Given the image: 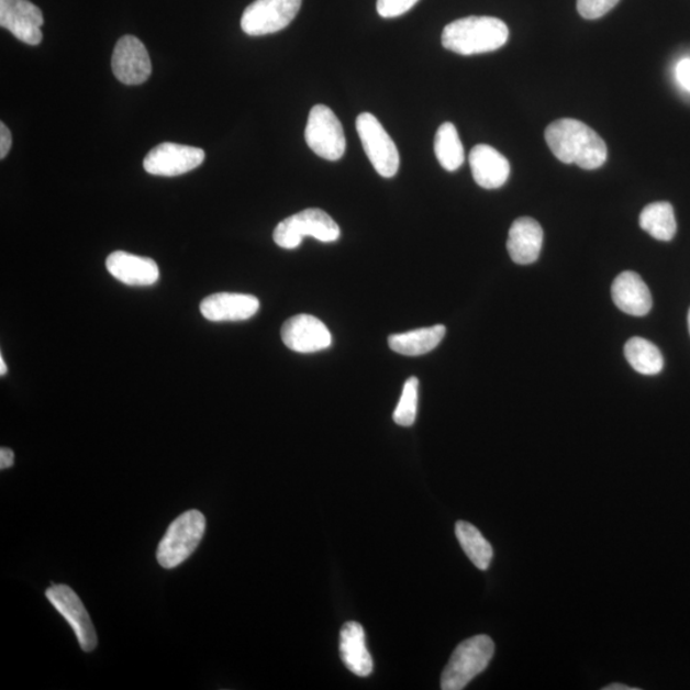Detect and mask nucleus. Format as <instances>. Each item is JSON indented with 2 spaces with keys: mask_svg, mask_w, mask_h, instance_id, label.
Here are the masks:
<instances>
[{
  "mask_svg": "<svg viewBox=\"0 0 690 690\" xmlns=\"http://www.w3.org/2000/svg\"><path fill=\"white\" fill-rule=\"evenodd\" d=\"M545 138L553 154L561 163L577 164L592 170L605 164L608 146L598 133L577 120L555 121L545 131Z\"/></svg>",
  "mask_w": 690,
  "mask_h": 690,
  "instance_id": "nucleus-1",
  "label": "nucleus"
},
{
  "mask_svg": "<svg viewBox=\"0 0 690 690\" xmlns=\"http://www.w3.org/2000/svg\"><path fill=\"white\" fill-rule=\"evenodd\" d=\"M508 38L509 29L505 22L486 15H470L446 25L442 43L445 49L460 56H475L503 48Z\"/></svg>",
  "mask_w": 690,
  "mask_h": 690,
  "instance_id": "nucleus-2",
  "label": "nucleus"
},
{
  "mask_svg": "<svg viewBox=\"0 0 690 690\" xmlns=\"http://www.w3.org/2000/svg\"><path fill=\"white\" fill-rule=\"evenodd\" d=\"M205 530L207 520L201 512L188 511L180 514L169 525L158 546L156 559L160 566L172 569L183 564L199 547Z\"/></svg>",
  "mask_w": 690,
  "mask_h": 690,
  "instance_id": "nucleus-3",
  "label": "nucleus"
},
{
  "mask_svg": "<svg viewBox=\"0 0 690 690\" xmlns=\"http://www.w3.org/2000/svg\"><path fill=\"white\" fill-rule=\"evenodd\" d=\"M493 653H496V645L488 635H475L461 642L443 672L442 689H465L488 668Z\"/></svg>",
  "mask_w": 690,
  "mask_h": 690,
  "instance_id": "nucleus-4",
  "label": "nucleus"
},
{
  "mask_svg": "<svg viewBox=\"0 0 690 690\" xmlns=\"http://www.w3.org/2000/svg\"><path fill=\"white\" fill-rule=\"evenodd\" d=\"M304 237L331 243L340 240L341 229L325 211L308 209L285 219L274 231V241L286 249L297 248Z\"/></svg>",
  "mask_w": 690,
  "mask_h": 690,
  "instance_id": "nucleus-5",
  "label": "nucleus"
},
{
  "mask_svg": "<svg viewBox=\"0 0 690 690\" xmlns=\"http://www.w3.org/2000/svg\"><path fill=\"white\" fill-rule=\"evenodd\" d=\"M305 143L320 158L338 162L345 154V136L338 116L326 105L311 109L304 131Z\"/></svg>",
  "mask_w": 690,
  "mask_h": 690,
  "instance_id": "nucleus-6",
  "label": "nucleus"
},
{
  "mask_svg": "<svg viewBox=\"0 0 690 690\" xmlns=\"http://www.w3.org/2000/svg\"><path fill=\"white\" fill-rule=\"evenodd\" d=\"M356 129L367 158L383 178H393L399 170L398 148L378 118L370 113L357 116Z\"/></svg>",
  "mask_w": 690,
  "mask_h": 690,
  "instance_id": "nucleus-7",
  "label": "nucleus"
},
{
  "mask_svg": "<svg viewBox=\"0 0 690 690\" xmlns=\"http://www.w3.org/2000/svg\"><path fill=\"white\" fill-rule=\"evenodd\" d=\"M301 5L302 0H255L243 12V33L249 36L279 33L296 19Z\"/></svg>",
  "mask_w": 690,
  "mask_h": 690,
  "instance_id": "nucleus-8",
  "label": "nucleus"
},
{
  "mask_svg": "<svg viewBox=\"0 0 690 690\" xmlns=\"http://www.w3.org/2000/svg\"><path fill=\"white\" fill-rule=\"evenodd\" d=\"M45 596L74 630L85 653H92L98 646V635L88 610L73 588L66 585H53L46 590Z\"/></svg>",
  "mask_w": 690,
  "mask_h": 690,
  "instance_id": "nucleus-9",
  "label": "nucleus"
},
{
  "mask_svg": "<svg viewBox=\"0 0 690 690\" xmlns=\"http://www.w3.org/2000/svg\"><path fill=\"white\" fill-rule=\"evenodd\" d=\"M205 152L199 147L164 143L146 155L144 168L148 175L177 177L201 166Z\"/></svg>",
  "mask_w": 690,
  "mask_h": 690,
  "instance_id": "nucleus-10",
  "label": "nucleus"
},
{
  "mask_svg": "<svg viewBox=\"0 0 690 690\" xmlns=\"http://www.w3.org/2000/svg\"><path fill=\"white\" fill-rule=\"evenodd\" d=\"M112 69L118 81L136 86L144 84L152 76V60L143 42L136 36L125 35L118 41Z\"/></svg>",
  "mask_w": 690,
  "mask_h": 690,
  "instance_id": "nucleus-11",
  "label": "nucleus"
},
{
  "mask_svg": "<svg viewBox=\"0 0 690 690\" xmlns=\"http://www.w3.org/2000/svg\"><path fill=\"white\" fill-rule=\"evenodd\" d=\"M44 15L30 0H0V26L29 45L43 41Z\"/></svg>",
  "mask_w": 690,
  "mask_h": 690,
  "instance_id": "nucleus-12",
  "label": "nucleus"
},
{
  "mask_svg": "<svg viewBox=\"0 0 690 690\" xmlns=\"http://www.w3.org/2000/svg\"><path fill=\"white\" fill-rule=\"evenodd\" d=\"M281 341L297 353H316L332 345V334L323 321L311 315H297L281 327Z\"/></svg>",
  "mask_w": 690,
  "mask_h": 690,
  "instance_id": "nucleus-13",
  "label": "nucleus"
},
{
  "mask_svg": "<svg viewBox=\"0 0 690 690\" xmlns=\"http://www.w3.org/2000/svg\"><path fill=\"white\" fill-rule=\"evenodd\" d=\"M107 270L125 286L148 287L160 278L159 266L153 258L115 251L107 258Z\"/></svg>",
  "mask_w": 690,
  "mask_h": 690,
  "instance_id": "nucleus-14",
  "label": "nucleus"
},
{
  "mask_svg": "<svg viewBox=\"0 0 690 690\" xmlns=\"http://www.w3.org/2000/svg\"><path fill=\"white\" fill-rule=\"evenodd\" d=\"M260 310V301L251 294L215 293L200 304L202 316L213 323L223 321H245L254 318Z\"/></svg>",
  "mask_w": 690,
  "mask_h": 690,
  "instance_id": "nucleus-15",
  "label": "nucleus"
},
{
  "mask_svg": "<svg viewBox=\"0 0 690 690\" xmlns=\"http://www.w3.org/2000/svg\"><path fill=\"white\" fill-rule=\"evenodd\" d=\"M475 182L485 190H497L511 176V164L503 154L489 145H477L469 154Z\"/></svg>",
  "mask_w": 690,
  "mask_h": 690,
  "instance_id": "nucleus-16",
  "label": "nucleus"
},
{
  "mask_svg": "<svg viewBox=\"0 0 690 690\" xmlns=\"http://www.w3.org/2000/svg\"><path fill=\"white\" fill-rule=\"evenodd\" d=\"M611 296L617 309L632 316H645L653 309V296L645 281L634 271L619 274L611 287Z\"/></svg>",
  "mask_w": 690,
  "mask_h": 690,
  "instance_id": "nucleus-17",
  "label": "nucleus"
},
{
  "mask_svg": "<svg viewBox=\"0 0 690 690\" xmlns=\"http://www.w3.org/2000/svg\"><path fill=\"white\" fill-rule=\"evenodd\" d=\"M544 231L532 218H520L511 226L508 237V253L518 265L537 261L543 249Z\"/></svg>",
  "mask_w": 690,
  "mask_h": 690,
  "instance_id": "nucleus-18",
  "label": "nucleus"
},
{
  "mask_svg": "<svg viewBox=\"0 0 690 690\" xmlns=\"http://www.w3.org/2000/svg\"><path fill=\"white\" fill-rule=\"evenodd\" d=\"M341 657L347 669L355 676L365 678L374 670V661L366 647V634L363 625L348 622L341 631Z\"/></svg>",
  "mask_w": 690,
  "mask_h": 690,
  "instance_id": "nucleus-19",
  "label": "nucleus"
},
{
  "mask_svg": "<svg viewBox=\"0 0 690 690\" xmlns=\"http://www.w3.org/2000/svg\"><path fill=\"white\" fill-rule=\"evenodd\" d=\"M446 334L444 325L418 329L402 334L391 335L389 347L403 356H422L434 350Z\"/></svg>",
  "mask_w": 690,
  "mask_h": 690,
  "instance_id": "nucleus-20",
  "label": "nucleus"
},
{
  "mask_svg": "<svg viewBox=\"0 0 690 690\" xmlns=\"http://www.w3.org/2000/svg\"><path fill=\"white\" fill-rule=\"evenodd\" d=\"M639 225L657 241L669 242L677 234V219L669 202H654L643 209Z\"/></svg>",
  "mask_w": 690,
  "mask_h": 690,
  "instance_id": "nucleus-21",
  "label": "nucleus"
},
{
  "mask_svg": "<svg viewBox=\"0 0 690 690\" xmlns=\"http://www.w3.org/2000/svg\"><path fill=\"white\" fill-rule=\"evenodd\" d=\"M456 535L463 552L466 553L469 560L480 570H488L493 556L492 546L489 541L482 536L474 524L459 521L456 524Z\"/></svg>",
  "mask_w": 690,
  "mask_h": 690,
  "instance_id": "nucleus-22",
  "label": "nucleus"
},
{
  "mask_svg": "<svg viewBox=\"0 0 690 690\" xmlns=\"http://www.w3.org/2000/svg\"><path fill=\"white\" fill-rule=\"evenodd\" d=\"M435 155L441 166L456 171L465 163L466 155L456 125L446 122L438 127L435 136Z\"/></svg>",
  "mask_w": 690,
  "mask_h": 690,
  "instance_id": "nucleus-23",
  "label": "nucleus"
},
{
  "mask_svg": "<svg viewBox=\"0 0 690 690\" xmlns=\"http://www.w3.org/2000/svg\"><path fill=\"white\" fill-rule=\"evenodd\" d=\"M624 353L630 365L642 375L653 376L663 371L664 357L654 343L635 336L625 344Z\"/></svg>",
  "mask_w": 690,
  "mask_h": 690,
  "instance_id": "nucleus-24",
  "label": "nucleus"
},
{
  "mask_svg": "<svg viewBox=\"0 0 690 690\" xmlns=\"http://www.w3.org/2000/svg\"><path fill=\"white\" fill-rule=\"evenodd\" d=\"M419 379L410 378L405 381L401 399L396 408L393 420L397 425L410 427L418 418Z\"/></svg>",
  "mask_w": 690,
  "mask_h": 690,
  "instance_id": "nucleus-25",
  "label": "nucleus"
},
{
  "mask_svg": "<svg viewBox=\"0 0 690 690\" xmlns=\"http://www.w3.org/2000/svg\"><path fill=\"white\" fill-rule=\"evenodd\" d=\"M621 0H577V10L586 20H598L603 18Z\"/></svg>",
  "mask_w": 690,
  "mask_h": 690,
  "instance_id": "nucleus-26",
  "label": "nucleus"
},
{
  "mask_svg": "<svg viewBox=\"0 0 690 690\" xmlns=\"http://www.w3.org/2000/svg\"><path fill=\"white\" fill-rule=\"evenodd\" d=\"M419 0H378V13L382 19H396L411 11Z\"/></svg>",
  "mask_w": 690,
  "mask_h": 690,
  "instance_id": "nucleus-27",
  "label": "nucleus"
},
{
  "mask_svg": "<svg viewBox=\"0 0 690 690\" xmlns=\"http://www.w3.org/2000/svg\"><path fill=\"white\" fill-rule=\"evenodd\" d=\"M12 146L11 131L4 123H0V158L4 159Z\"/></svg>",
  "mask_w": 690,
  "mask_h": 690,
  "instance_id": "nucleus-28",
  "label": "nucleus"
},
{
  "mask_svg": "<svg viewBox=\"0 0 690 690\" xmlns=\"http://www.w3.org/2000/svg\"><path fill=\"white\" fill-rule=\"evenodd\" d=\"M677 78L681 86L690 91V59H683L678 63Z\"/></svg>",
  "mask_w": 690,
  "mask_h": 690,
  "instance_id": "nucleus-29",
  "label": "nucleus"
},
{
  "mask_svg": "<svg viewBox=\"0 0 690 690\" xmlns=\"http://www.w3.org/2000/svg\"><path fill=\"white\" fill-rule=\"evenodd\" d=\"M14 465V453L11 449H0V468L8 469Z\"/></svg>",
  "mask_w": 690,
  "mask_h": 690,
  "instance_id": "nucleus-30",
  "label": "nucleus"
},
{
  "mask_svg": "<svg viewBox=\"0 0 690 690\" xmlns=\"http://www.w3.org/2000/svg\"><path fill=\"white\" fill-rule=\"evenodd\" d=\"M603 690H638V688H633V687H628V686H624V685L614 683V685H610V686L603 688Z\"/></svg>",
  "mask_w": 690,
  "mask_h": 690,
  "instance_id": "nucleus-31",
  "label": "nucleus"
},
{
  "mask_svg": "<svg viewBox=\"0 0 690 690\" xmlns=\"http://www.w3.org/2000/svg\"><path fill=\"white\" fill-rule=\"evenodd\" d=\"M7 374V365L4 363L3 356L0 357V375L4 376Z\"/></svg>",
  "mask_w": 690,
  "mask_h": 690,
  "instance_id": "nucleus-32",
  "label": "nucleus"
},
{
  "mask_svg": "<svg viewBox=\"0 0 690 690\" xmlns=\"http://www.w3.org/2000/svg\"><path fill=\"white\" fill-rule=\"evenodd\" d=\"M688 326H689V333H690V310H689V313H688Z\"/></svg>",
  "mask_w": 690,
  "mask_h": 690,
  "instance_id": "nucleus-33",
  "label": "nucleus"
}]
</instances>
